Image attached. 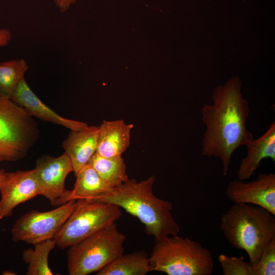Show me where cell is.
Returning a JSON list of instances; mask_svg holds the SVG:
<instances>
[{
	"instance_id": "1",
	"label": "cell",
	"mask_w": 275,
	"mask_h": 275,
	"mask_svg": "<svg viewBox=\"0 0 275 275\" xmlns=\"http://www.w3.org/2000/svg\"><path fill=\"white\" fill-rule=\"evenodd\" d=\"M241 81L234 76L213 91L212 104L202 108V119L206 130L202 141V154L219 158L223 175L228 173L234 151L254 138L246 127L250 114L248 102L242 97Z\"/></svg>"
},
{
	"instance_id": "2",
	"label": "cell",
	"mask_w": 275,
	"mask_h": 275,
	"mask_svg": "<svg viewBox=\"0 0 275 275\" xmlns=\"http://www.w3.org/2000/svg\"><path fill=\"white\" fill-rule=\"evenodd\" d=\"M155 176L138 182L128 179L92 201L113 204L138 218L145 226V233L155 242L178 235L180 226L172 213V203L154 194Z\"/></svg>"
},
{
	"instance_id": "3",
	"label": "cell",
	"mask_w": 275,
	"mask_h": 275,
	"mask_svg": "<svg viewBox=\"0 0 275 275\" xmlns=\"http://www.w3.org/2000/svg\"><path fill=\"white\" fill-rule=\"evenodd\" d=\"M275 215L252 204H234L222 216L220 228L228 242L248 254L254 266L264 248L275 239Z\"/></svg>"
},
{
	"instance_id": "4",
	"label": "cell",
	"mask_w": 275,
	"mask_h": 275,
	"mask_svg": "<svg viewBox=\"0 0 275 275\" xmlns=\"http://www.w3.org/2000/svg\"><path fill=\"white\" fill-rule=\"evenodd\" d=\"M149 261L151 271L168 275H210L214 268L208 249L189 237L178 235L155 242Z\"/></svg>"
},
{
	"instance_id": "5",
	"label": "cell",
	"mask_w": 275,
	"mask_h": 275,
	"mask_svg": "<svg viewBox=\"0 0 275 275\" xmlns=\"http://www.w3.org/2000/svg\"><path fill=\"white\" fill-rule=\"evenodd\" d=\"M126 236L114 223L69 247L67 267L70 275L98 272L124 254Z\"/></svg>"
},
{
	"instance_id": "6",
	"label": "cell",
	"mask_w": 275,
	"mask_h": 275,
	"mask_svg": "<svg viewBox=\"0 0 275 275\" xmlns=\"http://www.w3.org/2000/svg\"><path fill=\"white\" fill-rule=\"evenodd\" d=\"M33 117L0 93V162L25 157L39 135Z\"/></svg>"
},
{
	"instance_id": "7",
	"label": "cell",
	"mask_w": 275,
	"mask_h": 275,
	"mask_svg": "<svg viewBox=\"0 0 275 275\" xmlns=\"http://www.w3.org/2000/svg\"><path fill=\"white\" fill-rule=\"evenodd\" d=\"M122 215L120 208L113 204L76 200L74 210L53 238L56 246L69 248L115 223Z\"/></svg>"
},
{
	"instance_id": "8",
	"label": "cell",
	"mask_w": 275,
	"mask_h": 275,
	"mask_svg": "<svg viewBox=\"0 0 275 275\" xmlns=\"http://www.w3.org/2000/svg\"><path fill=\"white\" fill-rule=\"evenodd\" d=\"M76 205V200H70L51 210H32L25 213L12 226L11 233L13 241L34 245L53 239Z\"/></svg>"
},
{
	"instance_id": "9",
	"label": "cell",
	"mask_w": 275,
	"mask_h": 275,
	"mask_svg": "<svg viewBox=\"0 0 275 275\" xmlns=\"http://www.w3.org/2000/svg\"><path fill=\"white\" fill-rule=\"evenodd\" d=\"M34 171L39 195L55 207L69 201L70 190L65 188V182L68 175L73 172V167L65 152L58 157L41 156L37 160Z\"/></svg>"
},
{
	"instance_id": "10",
	"label": "cell",
	"mask_w": 275,
	"mask_h": 275,
	"mask_svg": "<svg viewBox=\"0 0 275 275\" xmlns=\"http://www.w3.org/2000/svg\"><path fill=\"white\" fill-rule=\"evenodd\" d=\"M226 193L234 204H249L261 207L275 215V174H259L257 178L244 182L238 179L230 181Z\"/></svg>"
},
{
	"instance_id": "11",
	"label": "cell",
	"mask_w": 275,
	"mask_h": 275,
	"mask_svg": "<svg viewBox=\"0 0 275 275\" xmlns=\"http://www.w3.org/2000/svg\"><path fill=\"white\" fill-rule=\"evenodd\" d=\"M0 219L12 215L18 205L39 194L34 169L6 172L0 183Z\"/></svg>"
},
{
	"instance_id": "12",
	"label": "cell",
	"mask_w": 275,
	"mask_h": 275,
	"mask_svg": "<svg viewBox=\"0 0 275 275\" xmlns=\"http://www.w3.org/2000/svg\"><path fill=\"white\" fill-rule=\"evenodd\" d=\"M10 99L33 117L60 125L70 130H79L89 126L85 122L63 117L53 111L33 92L24 77L20 81Z\"/></svg>"
},
{
	"instance_id": "13",
	"label": "cell",
	"mask_w": 275,
	"mask_h": 275,
	"mask_svg": "<svg viewBox=\"0 0 275 275\" xmlns=\"http://www.w3.org/2000/svg\"><path fill=\"white\" fill-rule=\"evenodd\" d=\"M133 127L121 119L103 121L99 126L96 153L105 157L122 156L129 147Z\"/></svg>"
},
{
	"instance_id": "14",
	"label": "cell",
	"mask_w": 275,
	"mask_h": 275,
	"mask_svg": "<svg viewBox=\"0 0 275 275\" xmlns=\"http://www.w3.org/2000/svg\"><path fill=\"white\" fill-rule=\"evenodd\" d=\"M99 126H88L79 130H71L63 142L62 147L69 157L75 175L87 164L96 152Z\"/></svg>"
},
{
	"instance_id": "15",
	"label": "cell",
	"mask_w": 275,
	"mask_h": 275,
	"mask_svg": "<svg viewBox=\"0 0 275 275\" xmlns=\"http://www.w3.org/2000/svg\"><path fill=\"white\" fill-rule=\"evenodd\" d=\"M245 146L246 155L242 159L237 174L238 179L243 181L251 177L263 159L269 158L275 162V123L272 122L263 134Z\"/></svg>"
},
{
	"instance_id": "16",
	"label": "cell",
	"mask_w": 275,
	"mask_h": 275,
	"mask_svg": "<svg viewBox=\"0 0 275 275\" xmlns=\"http://www.w3.org/2000/svg\"><path fill=\"white\" fill-rule=\"evenodd\" d=\"M75 176L76 181L73 189L70 190L69 201L92 200L112 188L101 178L89 163L82 167Z\"/></svg>"
},
{
	"instance_id": "17",
	"label": "cell",
	"mask_w": 275,
	"mask_h": 275,
	"mask_svg": "<svg viewBox=\"0 0 275 275\" xmlns=\"http://www.w3.org/2000/svg\"><path fill=\"white\" fill-rule=\"evenodd\" d=\"M151 271L149 257L144 251L124 254L97 272V275H145Z\"/></svg>"
},
{
	"instance_id": "18",
	"label": "cell",
	"mask_w": 275,
	"mask_h": 275,
	"mask_svg": "<svg viewBox=\"0 0 275 275\" xmlns=\"http://www.w3.org/2000/svg\"><path fill=\"white\" fill-rule=\"evenodd\" d=\"M88 163L111 187L118 186L128 179L126 165L122 156L105 157L95 153Z\"/></svg>"
},
{
	"instance_id": "19",
	"label": "cell",
	"mask_w": 275,
	"mask_h": 275,
	"mask_svg": "<svg viewBox=\"0 0 275 275\" xmlns=\"http://www.w3.org/2000/svg\"><path fill=\"white\" fill-rule=\"evenodd\" d=\"M56 243L53 239H50L34 245L23 251L22 258L28 264L27 275H52L48 264L50 252L55 248Z\"/></svg>"
},
{
	"instance_id": "20",
	"label": "cell",
	"mask_w": 275,
	"mask_h": 275,
	"mask_svg": "<svg viewBox=\"0 0 275 275\" xmlns=\"http://www.w3.org/2000/svg\"><path fill=\"white\" fill-rule=\"evenodd\" d=\"M28 69L22 59L0 62V93L10 98Z\"/></svg>"
},
{
	"instance_id": "21",
	"label": "cell",
	"mask_w": 275,
	"mask_h": 275,
	"mask_svg": "<svg viewBox=\"0 0 275 275\" xmlns=\"http://www.w3.org/2000/svg\"><path fill=\"white\" fill-rule=\"evenodd\" d=\"M218 259L224 275H255L254 266L245 262L243 256L221 254Z\"/></svg>"
},
{
	"instance_id": "22",
	"label": "cell",
	"mask_w": 275,
	"mask_h": 275,
	"mask_svg": "<svg viewBox=\"0 0 275 275\" xmlns=\"http://www.w3.org/2000/svg\"><path fill=\"white\" fill-rule=\"evenodd\" d=\"M254 267L255 275L275 274V239L264 248Z\"/></svg>"
},
{
	"instance_id": "23",
	"label": "cell",
	"mask_w": 275,
	"mask_h": 275,
	"mask_svg": "<svg viewBox=\"0 0 275 275\" xmlns=\"http://www.w3.org/2000/svg\"><path fill=\"white\" fill-rule=\"evenodd\" d=\"M11 32L6 28L0 29V47L7 45L11 40Z\"/></svg>"
},
{
	"instance_id": "24",
	"label": "cell",
	"mask_w": 275,
	"mask_h": 275,
	"mask_svg": "<svg viewBox=\"0 0 275 275\" xmlns=\"http://www.w3.org/2000/svg\"><path fill=\"white\" fill-rule=\"evenodd\" d=\"M54 2L60 11L63 13L67 11L76 0H54Z\"/></svg>"
},
{
	"instance_id": "25",
	"label": "cell",
	"mask_w": 275,
	"mask_h": 275,
	"mask_svg": "<svg viewBox=\"0 0 275 275\" xmlns=\"http://www.w3.org/2000/svg\"><path fill=\"white\" fill-rule=\"evenodd\" d=\"M6 172L5 171L4 169H0V183L4 179L5 176Z\"/></svg>"
}]
</instances>
